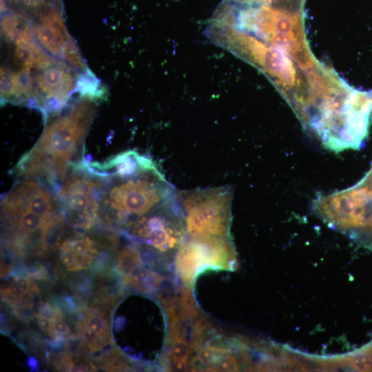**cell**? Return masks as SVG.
Wrapping results in <instances>:
<instances>
[{"label":"cell","mask_w":372,"mask_h":372,"mask_svg":"<svg viewBox=\"0 0 372 372\" xmlns=\"http://www.w3.org/2000/svg\"><path fill=\"white\" fill-rule=\"evenodd\" d=\"M187 236L231 238L232 191L228 187L196 189L176 193Z\"/></svg>","instance_id":"8"},{"label":"cell","mask_w":372,"mask_h":372,"mask_svg":"<svg viewBox=\"0 0 372 372\" xmlns=\"http://www.w3.org/2000/svg\"><path fill=\"white\" fill-rule=\"evenodd\" d=\"M57 190L64 220L76 230L85 231L96 223L101 211L105 179L83 159L73 164Z\"/></svg>","instance_id":"10"},{"label":"cell","mask_w":372,"mask_h":372,"mask_svg":"<svg viewBox=\"0 0 372 372\" xmlns=\"http://www.w3.org/2000/svg\"><path fill=\"white\" fill-rule=\"evenodd\" d=\"M34 32L36 39L47 52L63 58L65 43L72 38L69 33H63L42 23L34 26Z\"/></svg>","instance_id":"15"},{"label":"cell","mask_w":372,"mask_h":372,"mask_svg":"<svg viewBox=\"0 0 372 372\" xmlns=\"http://www.w3.org/2000/svg\"><path fill=\"white\" fill-rule=\"evenodd\" d=\"M1 220L8 247L19 254H43L63 230L57 197L41 182L26 178L3 195Z\"/></svg>","instance_id":"3"},{"label":"cell","mask_w":372,"mask_h":372,"mask_svg":"<svg viewBox=\"0 0 372 372\" xmlns=\"http://www.w3.org/2000/svg\"><path fill=\"white\" fill-rule=\"evenodd\" d=\"M84 324L86 327L97 333L110 331L107 320L102 316L90 315Z\"/></svg>","instance_id":"21"},{"label":"cell","mask_w":372,"mask_h":372,"mask_svg":"<svg viewBox=\"0 0 372 372\" xmlns=\"http://www.w3.org/2000/svg\"><path fill=\"white\" fill-rule=\"evenodd\" d=\"M302 10L270 5H234L222 2L211 19L246 32L289 54L306 72L320 62L306 37Z\"/></svg>","instance_id":"6"},{"label":"cell","mask_w":372,"mask_h":372,"mask_svg":"<svg viewBox=\"0 0 372 372\" xmlns=\"http://www.w3.org/2000/svg\"><path fill=\"white\" fill-rule=\"evenodd\" d=\"M121 231L171 265L187 237L185 218L176 194L158 208L125 224Z\"/></svg>","instance_id":"9"},{"label":"cell","mask_w":372,"mask_h":372,"mask_svg":"<svg viewBox=\"0 0 372 372\" xmlns=\"http://www.w3.org/2000/svg\"><path fill=\"white\" fill-rule=\"evenodd\" d=\"M143 262L144 258L141 245L133 240L126 244L119 251L117 256V270L122 282L136 266Z\"/></svg>","instance_id":"16"},{"label":"cell","mask_w":372,"mask_h":372,"mask_svg":"<svg viewBox=\"0 0 372 372\" xmlns=\"http://www.w3.org/2000/svg\"><path fill=\"white\" fill-rule=\"evenodd\" d=\"M63 59L74 68L84 71L87 68L82 59L76 43L71 38L65 45Z\"/></svg>","instance_id":"20"},{"label":"cell","mask_w":372,"mask_h":372,"mask_svg":"<svg viewBox=\"0 0 372 372\" xmlns=\"http://www.w3.org/2000/svg\"><path fill=\"white\" fill-rule=\"evenodd\" d=\"M32 282L28 276L15 274L13 276L7 289L1 290L3 297L11 298L12 302H19L31 289Z\"/></svg>","instance_id":"18"},{"label":"cell","mask_w":372,"mask_h":372,"mask_svg":"<svg viewBox=\"0 0 372 372\" xmlns=\"http://www.w3.org/2000/svg\"><path fill=\"white\" fill-rule=\"evenodd\" d=\"M174 1H178V0H174Z\"/></svg>","instance_id":"28"},{"label":"cell","mask_w":372,"mask_h":372,"mask_svg":"<svg viewBox=\"0 0 372 372\" xmlns=\"http://www.w3.org/2000/svg\"><path fill=\"white\" fill-rule=\"evenodd\" d=\"M1 29L8 41L15 45L33 40L34 35L30 20L19 12L5 14L1 18Z\"/></svg>","instance_id":"14"},{"label":"cell","mask_w":372,"mask_h":372,"mask_svg":"<svg viewBox=\"0 0 372 372\" xmlns=\"http://www.w3.org/2000/svg\"><path fill=\"white\" fill-rule=\"evenodd\" d=\"M96 105V101L81 97L65 114L48 124L34 146L17 163L18 174L44 179L57 192L88 132Z\"/></svg>","instance_id":"4"},{"label":"cell","mask_w":372,"mask_h":372,"mask_svg":"<svg viewBox=\"0 0 372 372\" xmlns=\"http://www.w3.org/2000/svg\"><path fill=\"white\" fill-rule=\"evenodd\" d=\"M26 364L32 371H36L38 368V362L36 358L30 357L26 360Z\"/></svg>","instance_id":"26"},{"label":"cell","mask_w":372,"mask_h":372,"mask_svg":"<svg viewBox=\"0 0 372 372\" xmlns=\"http://www.w3.org/2000/svg\"><path fill=\"white\" fill-rule=\"evenodd\" d=\"M312 209L330 227L372 245V189L364 178L346 189L318 196Z\"/></svg>","instance_id":"7"},{"label":"cell","mask_w":372,"mask_h":372,"mask_svg":"<svg viewBox=\"0 0 372 372\" xmlns=\"http://www.w3.org/2000/svg\"><path fill=\"white\" fill-rule=\"evenodd\" d=\"M76 78L62 61L40 70L35 74L34 107L39 109L42 102L47 99H58L67 105L72 93L75 91Z\"/></svg>","instance_id":"12"},{"label":"cell","mask_w":372,"mask_h":372,"mask_svg":"<svg viewBox=\"0 0 372 372\" xmlns=\"http://www.w3.org/2000/svg\"><path fill=\"white\" fill-rule=\"evenodd\" d=\"M90 165L105 179L101 209L108 223L113 220L123 227L165 204L176 194L156 163L135 151Z\"/></svg>","instance_id":"2"},{"label":"cell","mask_w":372,"mask_h":372,"mask_svg":"<svg viewBox=\"0 0 372 372\" xmlns=\"http://www.w3.org/2000/svg\"><path fill=\"white\" fill-rule=\"evenodd\" d=\"M308 80V95L297 116L304 129L333 152L361 147L369 134L372 91L351 87L322 63Z\"/></svg>","instance_id":"1"},{"label":"cell","mask_w":372,"mask_h":372,"mask_svg":"<svg viewBox=\"0 0 372 372\" xmlns=\"http://www.w3.org/2000/svg\"><path fill=\"white\" fill-rule=\"evenodd\" d=\"M72 287L79 297L84 298L90 296L93 289L92 281L87 277L81 278Z\"/></svg>","instance_id":"22"},{"label":"cell","mask_w":372,"mask_h":372,"mask_svg":"<svg viewBox=\"0 0 372 372\" xmlns=\"http://www.w3.org/2000/svg\"><path fill=\"white\" fill-rule=\"evenodd\" d=\"M371 118H372V113H371Z\"/></svg>","instance_id":"27"},{"label":"cell","mask_w":372,"mask_h":372,"mask_svg":"<svg viewBox=\"0 0 372 372\" xmlns=\"http://www.w3.org/2000/svg\"><path fill=\"white\" fill-rule=\"evenodd\" d=\"M1 102L14 103L16 94L14 72L9 68L1 69Z\"/></svg>","instance_id":"19"},{"label":"cell","mask_w":372,"mask_h":372,"mask_svg":"<svg viewBox=\"0 0 372 372\" xmlns=\"http://www.w3.org/2000/svg\"><path fill=\"white\" fill-rule=\"evenodd\" d=\"M14 61L22 68L42 70L53 65L59 61L50 56L34 40L16 45Z\"/></svg>","instance_id":"13"},{"label":"cell","mask_w":372,"mask_h":372,"mask_svg":"<svg viewBox=\"0 0 372 372\" xmlns=\"http://www.w3.org/2000/svg\"><path fill=\"white\" fill-rule=\"evenodd\" d=\"M207 39L262 72L290 105L296 115L302 109L309 92V72L286 52L230 25L209 19Z\"/></svg>","instance_id":"5"},{"label":"cell","mask_w":372,"mask_h":372,"mask_svg":"<svg viewBox=\"0 0 372 372\" xmlns=\"http://www.w3.org/2000/svg\"><path fill=\"white\" fill-rule=\"evenodd\" d=\"M75 91L79 92L81 97L96 102L105 97L106 93L100 81L88 68L77 76Z\"/></svg>","instance_id":"17"},{"label":"cell","mask_w":372,"mask_h":372,"mask_svg":"<svg viewBox=\"0 0 372 372\" xmlns=\"http://www.w3.org/2000/svg\"><path fill=\"white\" fill-rule=\"evenodd\" d=\"M36 318L40 329L50 336L53 337L55 333L53 329L52 321L50 319L37 313Z\"/></svg>","instance_id":"24"},{"label":"cell","mask_w":372,"mask_h":372,"mask_svg":"<svg viewBox=\"0 0 372 372\" xmlns=\"http://www.w3.org/2000/svg\"><path fill=\"white\" fill-rule=\"evenodd\" d=\"M53 329L55 333L61 334L63 335H70V329L68 324L62 319H56L52 321Z\"/></svg>","instance_id":"25"},{"label":"cell","mask_w":372,"mask_h":372,"mask_svg":"<svg viewBox=\"0 0 372 372\" xmlns=\"http://www.w3.org/2000/svg\"><path fill=\"white\" fill-rule=\"evenodd\" d=\"M173 263L174 276L183 286L192 290L197 278L205 271L236 269L237 257L231 238L187 236Z\"/></svg>","instance_id":"11"},{"label":"cell","mask_w":372,"mask_h":372,"mask_svg":"<svg viewBox=\"0 0 372 372\" xmlns=\"http://www.w3.org/2000/svg\"><path fill=\"white\" fill-rule=\"evenodd\" d=\"M14 313L19 319L30 321L36 318L37 313L33 307L26 304H19L14 307Z\"/></svg>","instance_id":"23"}]
</instances>
